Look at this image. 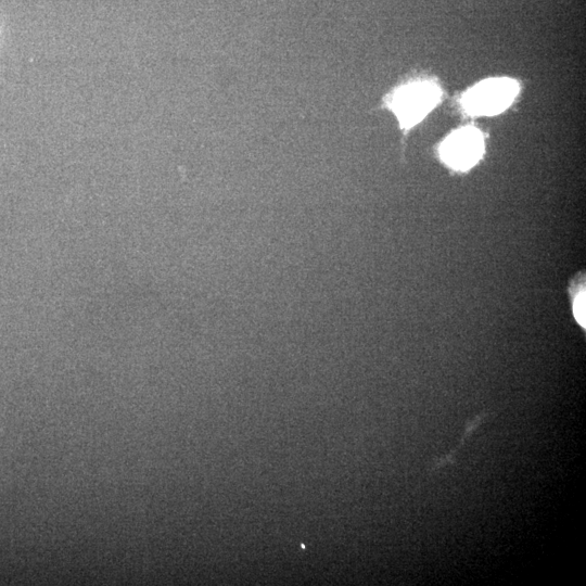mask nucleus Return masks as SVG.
<instances>
[{
    "label": "nucleus",
    "mask_w": 586,
    "mask_h": 586,
    "mask_svg": "<svg viewBox=\"0 0 586 586\" xmlns=\"http://www.w3.org/2000/svg\"><path fill=\"white\" fill-rule=\"evenodd\" d=\"M442 89L431 80H412L387 93L383 103L408 130L421 122L441 101Z\"/></svg>",
    "instance_id": "1"
},
{
    "label": "nucleus",
    "mask_w": 586,
    "mask_h": 586,
    "mask_svg": "<svg viewBox=\"0 0 586 586\" xmlns=\"http://www.w3.org/2000/svg\"><path fill=\"white\" fill-rule=\"evenodd\" d=\"M518 81L507 77L485 79L461 98L463 110L474 116H493L511 105L518 95Z\"/></svg>",
    "instance_id": "2"
},
{
    "label": "nucleus",
    "mask_w": 586,
    "mask_h": 586,
    "mask_svg": "<svg viewBox=\"0 0 586 586\" xmlns=\"http://www.w3.org/2000/svg\"><path fill=\"white\" fill-rule=\"evenodd\" d=\"M485 144L482 132L466 126L451 132L440 146L442 161L455 170H468L482 157Z\"/></svg>",
    "instance_id": "3"
},
{
    "label": "nucleus",
    "mask_w": 586,
    "mask_h": 586,
    "mask_svg": "<svg viewBox=\"0 0 586 586\" xmlns=\"http://www.w3.org/2000/svg\"><path fill=\"white\" fill-rule=\"evenodd\" d=\"M574 316L576 320L584 327L585 326V292H579L574 301Z\"/></svg>",
    "instance_id": "4"
}]
</instances>
